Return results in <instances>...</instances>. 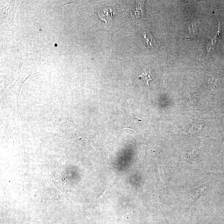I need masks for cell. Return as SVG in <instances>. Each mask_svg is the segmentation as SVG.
<instances>
[{
	"label": "cell",
	"mask_w": 224,
	"mask_h": 224,
	"mask_svg": "<svg viewBox=\"0 0 224 224\" xmlns=\"http://www.w3.org/2000/svg\"><path fill=\"white\" fill-rule=\"evenodd\" d=\"M139 78V79H141L148 86L149 85V81H152L151 76H150V72L146 71V70H144L142 72Z\"/></svg>",
	"instance_id": "7a4b0ae2"
},
{
	"label": "cell",
	"mask_w": 224,
	"mask_h": 224,
	"mask_svg": "<svg viewBox=\"0 0 224 224\" xmlns=\"http://www.w3.org/2000/svg\"><path fill=\"white\" fill-rule=\"evenodd\" d=\"M144 39H146V41L148 45L153 46H156V41L154 37L151 33L149 31H145L144 32Z\"/></svg>",
	"instance_id": "6da1fadb"
},
{
	"label": "cell",
	"mask_w": 224,
	"mask_h": 224,
	"mask_svg": "<svg viewBox=\"0 0 224 224\" xmlns=\"http://www.w3.org/2000/svg\"><path fill=\"white\" fill-rule=\"evenodd\" d=\"M138 5L139 6H138V8H137L135 14L138 13V14H142V15H143V14H144V11H145L144 5L142 4L141 3L140 5L139 4Z\"/></svg>",
	"instance_id": "277c9868"
},
{
	"label": "cell",
	"mask_w": 224,
	"mask_h": 224,
	"mask_svg": "<svg viewBox=\"0 0 224 224\" xmlns=\"http://www.w3.org/2000/svg\"><path fill=\"white\" fill-rule=\"evenodd\" d=\"M189 102L192 105H196L198 102V97L196 94H190L188 96Z\"/></svg>",
	"instance_id": "3957f363"
}]
</instances>
